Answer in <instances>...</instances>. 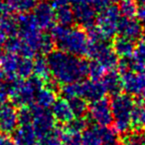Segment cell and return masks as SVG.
Returning <instances> with one entry per match:
<instances>
[{"label": "cell", "instance_id": "obj_1", "mask_svg": "<svg viewBox=\"0 0 145 145\" xmlns=\"http://www.w3.org/2000/svg\"><path fill=\"white\" fill-rule=\"evenodd\" d=\"M47 62L51 75L60 85L82 82L86 77H89V63L65 51H52Z\"/></svg>", "mask_w": 145, "mask_h": 145}, {"label": "cell", "instance_id": "obj_2", "mask_svg": "<svg viewBox=\"0 0 145 145\" xmlns=\"http://www.w3.org/2000/svg\"><path fill=\"white\" fill-rule=\"evenodd\" d=\"M52 37L60 50L78 57L88 55L89 39L84 28L59 24L52 28Z\"/></svg>", "mask_w": 145, "mask_h": 145}, {"label": "cell", "instance_id": "obj_3", "mask_svg": "<svg viewBox=\"0 0 145 145\" xmlns=\"http://www.w3.org/2000/svg\"><path fill=\"white\" fill-rule=\"evenodd\" d=\"M113 115V127L116 133H127L133 127V116L136 103L127 93H118L110 101Z\"/></svg>", "mask_w": 145, "mask_h": 145}, {"label": "cell", "instance_id": "obj_4", "mask_svg": "<svg viewBox=\"0 0 145 145\" xmlns=\"http://www.w3.org/2000/svg\"><path fill=\"white\" fill-rule=\"evenodd\" d=\"M119 7L110 5L103 9L97 15L95 28L105 40L112 39L118 32V24L121 19Z\"/></svg>", "mask_w": 145, "mask_h": 145}, {"label": "cell", "instance_id": "obj_5", "mask_svg": "<svg viewBox=\"0 0 145 145\" xmlns=\"http://www.w3.org/2000/svg\"><path fill=\"white\" fill-rule=\"evenodd\" d=\"M122 89L130 97L145 99V70L128 71L121 76Z\"/></svg>", "mask_w": 145, "mask_h": 145}, {"label": "cell", "instance_id": "obj_6", "mask_svg": "<svg viewBox=\"0 0 145 145\" xmlns=\"http://www.w3.org/2000/svg\"><path fill=\"white\" fill-rule=\"evenodd\" d=\"M115 133L108 127L99 125L87 127L81 134L82 145H103L106 142L116 140Z\"/></svg>", "mask_w": 145, "mask_h": 145}, {"label": "cell", "instance_id": "obj_7", "mask_svg": "<svg viewBox=\"0 0 145 145\" xmlns=\"http://www.w3.org/2000/svg\"><path fill=\"white\" fill-rule=\"evenodd\" d=\"M89 118L99 126L108 127L111 123H113L111 105L106 97H103L91 103V106L89 107Z\"/></svg>", "mask_w": 145, "mask_h": 145}, {"label": "cell", "instance_id": "obj_8", "mask_svg": "<svg viewBox=\"0 0 145 145\" xmlns=\"http://www.w3.org/2000/svg\"><path fill=\"white\" fill-rule=\"evenodd\" d=\"M72 11L75 14V20L88 30L93 28L97 23V11L91 5L79 0L72 5Z\"/></svg>", "mask_w": 145, "mask_h": 145}, {"label": "cell", "instance_id": "obj_9", "mask_svg": "<svg viewBox=\"0 0 145 145\" xmlns=\"http://www.w3.org/2000/svg\"><path fill=\"white\" fill-rule=\"evenodd\" d=\"M33 121H34L35 131L41 137L46 136L47 134L51 133L54 130L55 127V118L53 116L52 112L47 111L46 108L35 109L33 112Z\"/></svg>", "mask_w": 145, "mask_h": 145}, {"label": "cell", "instance_id": "obj_10", "mask_svg": "<svg viewBox=\"0 0 145 145\" xmlns=\"http://www.w3.org/2000/svg\"><path fill=\"white\" fill-rule=\"evenodd\" d=\"M117 33L119 34V36L129 39L133 42H136L141 39L144 31H143L139 20H136L134 18L121 17L118 24V32Z\"/></svg>", "mask_w": 145, "mask_h": 145}, {"label": "cell", "instance_id": "obj_11", "mask_svg": "<svg viewBox=\"0 0 145 145\" xmlns=\"http://www.w3.org/2000/svg\"><path fill=\"white\" fill-rule=\"evenodd\" d=\"M34 18L40 29H50L54 27L56 15L52 4L50 5L46 2L40 3L35 9Z\"/></svg>", "mask_w": 145, "mask_h": 145}, {"label": "cell", "instance_id": "obj_12", "mask_svg": "<svg viewBox=\"0 0 145 145\" xmlns=\"http://www.w3.org/2000/svg\"><path fill=\"white\" fill-rule=\"evenodd\" d=\"M52 114L55 120L67 125L76 118L71 105L67 99H59L52 105Z\"/></svg>", "mask_w": 145, "mask_h": 145}, {"label": "cell", "instance_id": "obj_13", "mask_svg": "<svg viewBox=\"0 0 145 145\" xmlns=\"http://www.w3.org/2000/svg\"><path fill=\"white\" fill-rule=\"evenodd\" d=\"M106 93L105 88L101 81H85L82 82V97L88 101H97L105 97Z\"/></svg>", "mask_w": 145, "mask_h": 145}, {"label": "cell", "instance_id": "obj_14", "mask_svg": "<svg viewBox=\"0 0 145 145\" xmlns=\"http://www.w3.org/2000/svg\"><path fill=\"white\" fill-rule=\"evenodd\" d=\"M134 43L135 42L124 38V37L117 36L114 38L111 45H112V48L114 50L115 54L117 55V57L121 59H126L132 57L135 47H136Z\"/></svg>", "mask_w": 145, "mask_h": 145}, {"label": "cell", "instance_id": "obj_15", "mask_svg": "<svg viewBox=\"0 0 145 145\" xmlns=\"http://www.w3.org/2000/svg\"><path fill=\"white\" fill-rule=\"evenodd\" d=\"M101 82L105 86L106 93H110L112 97L120 93V91L122 89L121 76L113 70L108 71L101 79Z\"/></svg>", "mask_w": 145, "mask_h": 145}, {"label": "cell", "instance_id": "obj_16", "mask_svg": "<svg viewBox=\"0 0 145 145\" xmlns=\"http://www.w3.org/2000/svg\"><path fill=\"white\" fill-rule=\"evenodd\" d=\"M56 101L57 93L56 89L53 88L40 89V91L37 93V101L42 108H48V107L52 106Z\"/></svg>", "mask_w": 145, "mask_h": 145}, {"label": "cell", "instance_id": "obj_17", "mask_svg": "<svg viewBox=\"0 0 145 145\" xmlns=\"http://www.w3.org/2000/svg\"><path fill=\"white\" fill-rule=\"evenodd\" d=\"M56 15V21L63 26H71L75 20V14L71 6L61 7V8L54 9Z\"/></svg>", "mask_w": 145, "mask_h": 145}, {"label": "cell", "instance_id": "obj_18", "mask_svg": "<svg viewBox=\"0 0 145 145\" xmlns=\"http://www.w3.org/2000/svg\"><path fill=\"white\" fill-rule=\"evenodd\" d=\"M76 118H83L89 112V101L84 97H74L68 99Z\"/></svg>", "mask_w": 145, "mask_h": 145}, {"label": "cell", "instance_id": "obj_19", "mask_svg": "<svg viewBox=\"0 0 145 145\" xmlns=\"http://www.w3.org/2000/svg\"><path fill=\"white\" fill-rule=\"evenodd\" d=\"M120 145H145V132L134 130L125 133Z\"/></svg>", "mask_w": 145, "mask_h": 145}, {"label": "cell", "instance_id": "obj_20", "mask_svg": "<svg viewBox=\"0 0 145 145\" xmlns=\"http://www.w3.org/2000/svg\"><path fill=\"white\" fill-rule=\"evenodd\" d=\"M108 72L106 68L101 63L97 61H91L89 63V77L93 81H101L105 75Z\"/></svg>", "mask_w": 145, "mask_h": 145}, {"label": "cell", "instance_id": "obj_21", "mask_svg": "<svg viewBox=\"0 0 145 145\" xmlns=\"http://www.w3.org/2000/svg\"><path fill=\"white\" fill-rule=\"evenodd\" d=\"M133 127H140L145 130V99L136 105L133 116Z\"/></svg>", "mask_w": 145, "mask_h": 145}, {"label": "cell", "instance_id": "obj_22", "mask_svg": "<svg viewBox=\"0 0 145 145\" xmlns=\"http://www.w3.org/2000/svg\"><path fill=\"white\" fill-rule=\"evenodd\" d=\"M62 93L67 99H74V97H82V82L65 85L62 88Z\"/></svg>", "mask_w": 145, "mask_h": 145}, {"label": "cell", "instance_id": "obj_23", "mask_svg": "<svg viewBox=\"0 0 145 145\" xmlns=\"http://www.w3.org/2000/svg\"><path fill=\"white\" fill-rule=\"evenodd\" d=\"M119 11L122 17L134 18L137 15L138 7L133 0H122V2L119 5Z\"/></svg>", "mask_w": 145, "mask_h": 145}, {"label": "cell", "instance_id": "obj_24", "mask_svg": "<svg viewBox=\"0 0 145 145\" xmlns=\"http://www.w3.org/2000/svg\"><path fill=\"white\" fill-rule=\"evenodd\" d=\"M34 71L36 74V78H38L41 81H48L50 78L51 72L49 68L48 62L44 59H39L34 66Z\"/></svg>", "mask_w": 145, "mask_h": 145}, {"label": "cell", "instance_id": "obj_25", "mask_svg": "<svg viewBox=\"0 0 145 145\" xmlns=\"http://www.w3.org/2000/svg\"><path fill=\"white\" fill-rule=\"evenodd\" d=\"M18 143L20 145H34L36 138V131L30 126H25L19 131Z\"/></svg>", "mask_w": 145, "mask_h": 145}, {"label": "cell", "instance_id": "obj_26", "mask_svg": "<svg viewBox=\"0 0 145 145\" xmlns=\"http://www.w3.org/2000/svg\"><path fill=\"white\" fill-rule=\"evenodd\" d=\"M9 6L19 12H28L35 7V0H8Z\"/></svg>", "mask_w": 145, "mask_h": 145}, {"label": "cell", "instance_id": "obj_27", "mask_svg": "<svg viewBox=\"0 0 145 145\" xmlns=\"http://www.w3.org/2000/svg\"><path fill=\"white\" fill-rule=\"evenodd\" d=\"M62 131L59 128H55L51 133L42 137L41 145H62Z\"/></svg>", "mask_w": 145, "mask_h": 145}, {"label": "cell", "instance_id": "obj_28", "mask_svg": "<svg viewBox=\"0 0 145 145\" xmlns=\"http://www.w3.org/2000/svg\"><path fill=\"white\" fill-rule=\"evenodd\" d=\"M81 1L91 5L97 11H101L103 9L106 8L110 5H113V3L116 0H81Z\"/></svg>", "mask_w": 145, "mask_h": 145}, {"label": "cell", "instance_id": "obj_29", "mask_svg": "<svg viewBox=\"0 0 145 145\" xmlns=\"http://www.w3.org/2000/svg\"><path fill=\"white\" fill-rule=\"evenodd\" d=\"M137 17H138L139 22H140L141 26H142L143 31L145 32V3H143L140 7H138Z\"/></svg>", "mask_w": 145, "mask_h": 145}, {"label": "cell", "instance_id": "obj_30", "mask_svg": "<svg viewBox=\"0 0 145 145\" xmlns=\"http://www.w3.org/2000/svg\"><path fill=\"white\" fill-rule=\"evenodd\" d=\"M103 145H120L118 142H117L116 140H114V141H111V142H106V143H105Z\"/></svg>", "mask_w": 145, "mask_h": 145}, {"label": "cell", "instance_id": "obj_31", "mask_svg": "<svg viewBox=\"0 0 145 145\" xmlns=\"http://www.w3.org/2000/svg\"><path fill=\"white\" fill-rule=\"evenodd\" d=\"M138 1H140V2H142V3H145V0H138Z\"/></svg>", "mask_w": 145, "mask_h": 145}]
</instances>
